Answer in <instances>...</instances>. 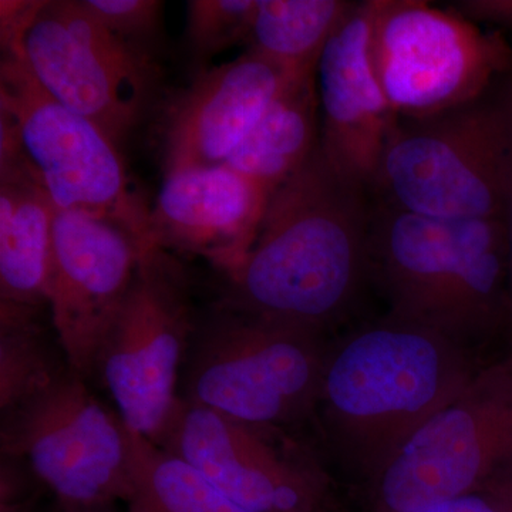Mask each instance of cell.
I'll use <instances>...</instances> for the list:
<instances>
[{
    "instance_id": "1",
    "label": "cell",
    "mask_w": 512,
    "mask_h": 512,
    "mask_svg": "<svg viewBox=\"0 0 512 512\" xmlns=\"http://www.w3.org/2000/svg\"><path fill=\"white\" fill-rule=\"evenodd\" d=\"M487 362L436 330L389 315L332 338L313 446L332 476L367 487Z\"/></svg>"
},
{
    "instance_id": "2",
    "label": "cell",
    "mask_w": 512,
    "mask_h": 512,
    "mask_svg": "<svg viewBox=\"0 0 512 512\" xmlns=\"http://www.w3.org/2000/svg\"><path fill=\"white\" fill-rule=\"evenodd\" d=\"M369 192L319 143L272 192L254 244L224 275L217 302L330 336L370 281Z\"/></svg>"
},
{
    "instance_id": "3",
    "label": "cell",
    "mask_w": 512,
    "mask_h": 512,
    "mask_svg": "<svg viewBox=\"0 0 512 512\" xmlns=\"http://www.w3.org/2000/svg\"><path fill=\"white\" fill-rule=\"evenodd\" d=\"M369 269L387 315L436 330L484 360L491 342L507 338V218L437 220L373 200Z\"/></svg>"
},
{
    "instance_id": "4",
    "label": "cell",
    "mask_w": 512,
    "mask_h": 512,
    "mask_svg": "<svg viewBox=\"0 0 512 512\" xmlns=\"http://www.w3.org/2000/svg\"><path fill=\"white\" fill-rule=\"evenodd\" d=\"M511 187L512 72L460 106L399 117L370 194L413 214L463 221L507 218Z\"/></svg>"
},
{
    "instance_id": "5",
    "label": "cell",
    "mask_w": 512,
    "mask_h": 512,
    "mask_svg": "<svg viewBox=\"0 0 512 512\" xmlns=\"http://www.w3.org/2000/svg\"><path fill=\"white\" fill-rule=\"evenodd\" d=\"M332 336L215 302L200 315L181 400L229 419L311 429Z\"/></svg>"
},
{
    "instance_id": "6",
    "label": "cell",
    "mask_w": 512,
    "mask_h": 512,
    "mask_svg": "<svg viewBox=\"0 0 512 512\" xmlns=\"http://www.w3.org/2000/svg\"><path fill=\"white\" fill-rule=\"evenodd\" d=\"M512 478V352L488 360L427 420L366 490L375 512H402Z\"/></svg>"
},
{
    "instance_id": "7",
    "label": "cell",
    "mask_w": 512,
    "mask_h": 512,
    "mask_svg": "<svg viewBox=\"0 0 512 512\" xmlns=\"http://www.w3.org/2000/svg\"><path fill=\"white\" fill-rule=\"evenodd\" d=\"M198 320L187 268L173 252L148 245L97 357L93 380L109 394L127 429L151 443L180 399Z\"/></svg>"
},
{
    "instance_id": "8",
    "label": "cell",
    "mask_w": 512,
    "mask_h": 512,
    "mask_svg": "<svg viewBox=\"0 0 512 512\" xmlns=\"http://www.w3.org/2000/svg\"><path fill=\"white\" fill-rule=\"evenodd\" d=\"M0 120L12 128L57 211L116 222L147 247L150 208L131 187L120 147L50 96L15 52L2 53Z\"/></svg>"
},
{
    "instance_id": "9",
    "label": "cell",
    "mask_w": 512,
    "mask_h": 512,
    "mask_svg": "<svg viewBox=\"0 0 512 512\" xmlns=\"http://www.w3.org/2000/svg\"><path fill=\"white\" fill-rule=\"evenodd\" d=\"M370 55L390 107L406 119L467 103L512 72L501 33L421 0H372Z\"/></svg>"
},
{
    "instance_id": "10",
    "label": "cell",
    "mask_w": 512,
    "mask_h": 512,
    "mask_svg": "<svg viewBox=\"0 0 512 512\" xmlns=\"http://www.w3.org/2000/svg\"><path fill=\"white\" fill-rule=\"evenodd\" d=\"M15 52L50 96L97 124L116 146L136 130L158 89L153 53L104 28L83 0L40 2Z\"/></svg>"
},
{
    "instance_id": "11",
    "label": "cell",
    "mask_w": 512,
    "mask_h": 512,
    "mask_svg": "<svg viewBox=\"0 0 512 512\" xmlns=\"http://www.w3.org/2000/svg\"><path fill=\"white\" fill-rule=\"evenodd\" d=\"M89 383L72 369L2 413L0 454L25 463L57 504L127 503L133 491L131 431Z\"/></svg>"
},
{
    "instance_id": "12",
    "label": "cell",
    "mask_w": 512,
    "mask_h": 512,
    "mask_svg": "<svg viewBox=\"0 0 512 512\" xmlns=\"http://www.w3.org/2000/svg\"><path fill=\"white\" fill-rule=\"evenodd\" d=\"M156 446L254 512H330L332 474L311 440L178 399Z\"/></svg>"
},
{
    "instance_id": "13",
    "label": "cell",
    "mask_w": 512,
    "mask_h": 512,
    "mask_svg": "<svg viewBox=\"0 0 512 512\" xmlns=\"http://www.w3.org/2000/svg\"><path fill=\"white\" fill-rule=\"evenodd\" d=\"M144 248L140 239L116 222L83 212L56 211L50 323L70 366L89 382Z\"/></svg>"
},
{
    "instance_id": "14",
    "label": "cell",
    "mask_w": 512,
    "mask_h": 512,
    "mask_svg": "<svg viewBox=\"0 0 512 512\" xmlns=\"http://www.w3.org/2000/svg\"><path fill=\"white\" fill-rule=\"evenodd\" d=\"M298 73L303 72H292L249 49L232 62L197 73L164 116V177L227 163Z\"/></svg>"
},
{
    "instance_id": "15",
    "label": "cell",
    "mask_w": 512,
    "mask_h": 512,
    "mask_svg": "<svg viewBox=\"0 0 512 512\" xmlns=\"http://www.w3.org/2000/svg\"><path fill=\"white\" fill-rule=\"evenodd\" d=\"M372 0L353 2L320 56V147L349 177L372 187L397 114L383 94L370 55Z\"/></svg>"
},
{
    "instance_id": "16",
    "label": "cell",
    "mask_w": 512,
    "mask_h": 512,
    "mask_svg": "<svg viewBox=\"0 0 512 512\" xmlns=\"http://www.w3.org/2000/svg\"><path fill=\"white\" fill-rule=\"evenodd\" d=\"M269 197L225 164L168 175L150 210L148 245L201 256L227 275L254 244Z\"/></svg>"
},
{
    "instance_id": "17",
    "label": "cell",
    "mask_w": 512,
    "mask_h": 512,
    "mask_svg": "<svg viewBox=\"0 0 512 512\" xmlns=\"http://www.w3.org/2000/svg\"><path fill=\"white\" fill-rule=\"evenodd\" d=\"M56 211L15 136L0 131V305L49 308Z\"/></svg>"
},
{
    "instance_id": "18",
    "label": "cell",
    "mask_w": 512,
    "mask_h": 512,
    "mask_svg": "<svg viewBox=\"0 0 512 512\" xmlns=\"http://www.w3.org/2000/svg\"><path fill=\"white\" fill-rule=\"evenodd\" d=\"M319 143L318 80L316 70H308L285 84L225 165L272 194L301 170Z\"/></svg>"
},
{
    "instance_id": "19",
    "label": "cell",
    "mask_w": 512,
    "mask_h": 512,
    "mask_svg": "<svg viewBox=\"0 0 512 512\" xmlns=\"http://www.w3.org/2000/svg\"><path fill=\"white\" fill-rule=\"evenodd\" d=\"M352 6L345 0H258L249 50L292 72L316 70L330 37Z\"/></svg>"
},
{
    "instance_id": "20",
    "label": "cell",
    "mask_w": 512,
    "mask_h": 512,
    "mask_svg": "<svg viewBox=\"0 0 512 512\" xmlns=\"http://www.w3.org/2000/svg\"><path fill=\"white\" fill-rule=\"evenodd\" d=\"M43 313L0 305V413L45 392L72 370Z\"/></svg>"
},
{
    "instance_id": "21",
    "label": "cell",
    "mask_w": 512,
    "mask_h": 512,
    "mask_svg": "<svg viewBox=\"0 0 512 512\" xmlns=\"http://www.w3.org/2000/svg\"><path fill=\"white\" fill-rule=\"evenodd\" d=\"M131 470L127 512H254L231 500L183 458L133 431Z\"/></svg>"
},
{
    "instance_id": "22",
    "label": "cell",
    "mask_w": 512,
    "mask_h": 512,
    "mask_svg": "<svg viewBox=\"0 0 512 512\" xmlns=\"http://www.w3.org/2000/svg\"><path fill=\"white\" fill-rule=\"evenodd\" d=\"M258 0H190L185 42L198 73L229 47L248 42Z\"/></svg>"
},
{
    "instance_id": "23",
    "label": "cell",
    "mask_w": 512,
    "mask_h": 512,
    "mask_svg": "<svg viewBox=\"0 0 512 512\" xmlns=\"http://www.w3.org/2000/svg\"><path fill=\"white\" fill-rule=\"evenodd\" d=\"M84 6L113 35L150 52L163 22L158 0H83Z\"/></svg>"
},
{
    "instance_id": "24",
    "label": "cell",
    "mask_w": 512,
    "mask_h": 512,
    "mask_svg": "<svg viewBox=\"0 0 512 512\" xmlns=\"http://www.w3.org/2000/svg\"><path fill=\"white\" fill-rule=\"evenodd\" d=\"M402 512H512V478L478 493Z\"/></svg>"
},
{
    "instance_id": "25",
    "label": "cell",
    "mask_w": 512,
    "mask_h": 512,
    "mask_svg": "<svg viewBox=\"0 0 512 512\" xmlns=\"http://www.w3.org/2000/svg\"><path fill=\"white\" fill-rule=\"evenodd\" d=\"M471 22L493 23L512 29V0H464L453 8Z\"/></svg>"
},
{
    "instance_id": "26",
    "label": "cell",
    "mask_w": 512,
    "mask_h": 512,
    "mask_svg": "<svg viewBox=\"0 0 512 512\" xmlns=\"http://www.w3.org/2000/svg\"><path fill=\"white\" fill-rule=\"evenodd\" d=\"M507 224H508V235H510V252H511V316H510V328H508V346H510V352H512V187H511V195H510V204H508V214H507Z\"/></svg>"
},
{
    "instance_id": "27",
    "label": "cell",
    "mask_w": 512,
    "mask_h": 512,
    "mask_svg": "<svg viewBox=\"0 0 512 512\" xmlns=\"http://www.w3.org/2000/svg\"><path fill=\"white\" fill-rule=\"evenodd\" d=\"M0 512H40L39 497L26 501V503L0 508Z\"/></svg>"
},
{
    "instance_id": "28",
    "label": "cell",
    "mask_w": 512,
    "mask_h": 512,
    "mask_svg": "<svg viewBox=\"0 0 512 512\" xmlns=\"http://www.w3.org/2000/svg\"><path fill=\"white\" fill-rule=\"evenodd\" d=\"M56 512H114L111 505H101V507H73V505H57Z\"/></svg>"
}]
</instances>
